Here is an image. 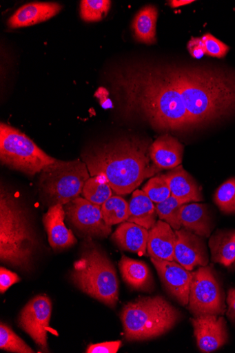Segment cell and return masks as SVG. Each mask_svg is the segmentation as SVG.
Returning a JSON list of instances; mask_svg holds the SVG:
<instances>
[{
  "mask_svg": "<svg viewBox=\"0 0 235 353\" xmlns=\"http://www.w3.org/2000/svg\"><path fill=\"white\" fill-rule=\"evenodd\" d=\"M20 281V277L16 273L3 267L0 268V292L1 294H5L12 285Z\"/></svg>",
  "mask_w": 235,
  "mask_h": 353,
  "instance_id": "d6a6232c",
  "label": "cell"
},
{
  "mask_svg": "<svg viewBox=\"0 0 235 353\" xmlns=\"http://www.w3.org/2000/svg\"><path fill=\"white\" fill-rule=\"evenodd\" d=\"M151 145L139 138L121 139L92 149L83 155V162L90 176L103 174L116 194H130L161 170L151 160Z\"/></svg>",
  "mask_w": 235,
  "mask_h": 353,
  "instance_id": "7a4b0ae2",
  "label": "cell"
},
{
  "mask_svg": "<svg viewBox=\"0 0 235 353\" xmlns=\"http://www.w3.org/2000/svg\"><path fill=\"white\" fill-rule=\"evenodd\" d=\"M38 247L25 208L11 192H0V259L14 268L27 270Z\"/></svg>",
  "mask_w": 235,
  "mask_h": 353,
  "instance_id": "3957f363",
  "label": "cell"
},
{
  "mask_svg": "<svg viewBox=\"0 0 235 353\" xmlns=\"http://www.w3.org/2000/svg\"><path fill=\"white\" fill-rule=\"evenodd\" d=\"M65 210L60 204L51 206L43 216V221L48 241L54 250L69 248L77 243L72 231L65 225Z\"/></svg>",
  "mask_w": 235,
  "mask_h": 353,
  "instance_id": "5bb4252c",
  "label": "cell"
},
{
  "mask_svg": "<svg viewBox=\"0 0 235 353\" xmlns=\"http://www.w3.org/2000/svg\"><path fill=\"white\" fill-rule=\"evenodd\" d=\"M214 200L222 212L235 214V177L227 179L218 188Z\"/></svg>",
  "mask_w": 235,
  "mask_h": 353,
  "instance_id": "83f0119b",
  "label": "cell"
},
{
  "mask_svg": "<svg viewBox=\"0 0 235 353\" xmlns=\"http://www.w3.org/2000/svg\"><path fill=\"white\" fill-rule=\"evenodd\" d=\"M62 6L57 3H32L26 4L10 18L8 25L18 28L36 25L46 21L57 15Z\"/></svg>",
  "mask_w": 235,
  "mask_h": 353,
  "instance_id": "ac0fdd59",
  "label": "cell"
},
{
  "mask_svg": "<svg viewBox=\"0 0 235 353\" xmlns=\"http://www.w3.org/2000/svg\"><path fill=\"white\" fill-rule=\"evenodd\" d=\"M180 319V311L159 296L130 302L121 312L125 336L130 341L157 338L170 331Z\"/></svg>",
  "mask_w": 235,
  "mask_h": 353,
  "instance_id": "277c9868",
  "label": "cell"
},
{
  "mask_svg": "<svg viewBox=\"0 0 235 353\" xmlns=\"http://www.w3.org/2000/svg\"><path fill=\"white\" fill-rule=\"evenodd\" d=\"M73 282L83 293L115 307L119 301V283L116 269L107 254L98 248H89L75 262Z\"/></svg>",
  "mask_w": 235,
  "mask_h": 353,
  "instance_id": "5b68a950",
  "label": "cell"
},
{
  "mask_svg": "<svg viewBox=\"0 0 235 353\" xmlns=\"http://www.w3.org/2000/svg\"><path fill=\"white\" fill-rule=\"evenodd\" d=\"M190 320L200 351L212 352L227 342L226 322L223 316L207 314L195 316Z\"/></svg>",
  "mask_w": 235,
  "mask_h": 353,
  "instance_id": "8fae6325",
  "label": "cell"
},
{
  "mask_svg": "<svg viewBox=\"0 0 235 353\" xmlns=\"http://www.w3.org/2000/svg\"><path fill=\"white\" fill-rule=\"evenodd\" d=\"M112 81L126 111L157 130L183 132L235 113L234 72L141 63L117 71Z\"/></svg>",
  "mask_w": 235,
  "mask_h": 353,
  "instance_id": "6da1fadb",
  "label": "cell"
},
{
  "mask_svg": "<svg viewBox=\"0 0 235 353\" xmlns=\"http://www.w3.org/2000/svg\"><path fill=\"white\" fill-rule=\"evenodd\" d=\"M90 178L88 167L80 159L62 161L41 173L40 187L55 204L65 205L79 198Z\"/></svg>",
  "mask_w": 235,
  "mask_h": 353,
  "instance_id": "52a82bcc",
  "label": "cell"
},
{
  "mask_svg": "<svg viewBox=\"0 0 235 353\" xmlns=\"http://www.w3.org/2000/svg\"><path fill=\"white\" fill-rule=\"evenodd\" d=\"M165 290L181 305H187L192 272L176 261L151 258Z\"/></svg>",
  "mask_w": 235,
  "mask_h": 353,
  "instance_id": "7c38bea8",
  "label": "cell"
},
{
  "mask_svg": "<svg viewBox=\"0 0 235 353\" xmlns=\"http://www.w3.org/2000/svg\"><path fill=\"white\" fill-rule=\"evenodd\" d=\"M184 205L172 196L163 202L156 204L157 216L160 220L169 223L174 230H179L182 228L181 213Z\"/></svg>",
  "mask_w": 235,
  "mask_h": 353,
  "instance_id": "4316f807",
  "label": "cell"
},
{
  "mask_svg": "<svg viewBox=\"0 0 235 353\" xmlns=\"http://www.w3.org/2000/svg\"><path fill=\"white\" fill-rule=\"evenodd\" d=\"M104 221L108 226L127 221L129 216V204L121 197L112 196L101 206Z\"/></svg>",
  "mask_w": 235,
  "mask_h": 353,
  "instance_id": "484cf974",
  "label": "cell"
},
{
  "mask_svg": "<svg viewBox=\"0 0 235 353\" xmlns=\"http://www.w3.org/2000/svg\"><path fill=\"white\" fill-rule=\"evenodd\" d=\"M111 4L109 0H83L81 3V17L87 22L101 21L108 14Z\"/></svg>",
  "mask_w": 235,
  "mask_h": 353,
  "instance_id": "f1b7e54d",
  "label": "cell"
},
{
  "mask_svg": "<svg viewBox=\"0 0 235 353\" xmlns=\"http://www.w3.org/2000/svg\"><path fill=\"white\" fill-rule=\"evenodd\" d=\"M194 2V0H173V1L170 2V5L172 8H178Z\"/></svg>",
  "mask_w": 235,
  "mask_h": 353,
  "instance_id": "8d00e7d4",
  "label": "cell"
},
{
  "mask_svg": "<svg viewBox=\"0 0 235 353\" xmlns=\"http://www.w3.org/2000/svg\"><path fill=\"white\" fill-rule=\"evenodd\" d=\"M67 219L84 235L106 238L112 233V227L103 219L101 206L83 198H77L65 205Z\"/></svg>",
  "mask_w": 235,
  "mask_h": 353,
  "instance_id": "30bf717a",
  "label": "cell"
},
{
  "mask_svg": "<svg viewBox=\"0 0 235 353\" xmlns=\"http://www.w3.org/2000/svg\"><path fill=\"white\" fill-rule=\"evenodd\" d=\"M149 231L135 223L125 221L112 234V241L122 250L137 253L146 254Z\"/></svg>",
  "mask_w": 235,
  "mask_h": 353,
  "instance_id": "ffe728a7",
  "label": "cell"
},
{
  "mask_svg": "<svg viewBox=\"0 0 235 353\" xmlns=\"http://www.w3.org/2000/svg\"><path fill=\"white\" fill-rule=\"evenodd\" d=\"M0 348L17 353L35 352L10 327L3 323L0 325Z\"/></svg>",
  "mask_w": 235,
  "mask_h": 353,
  "instance_id": "f546056e",
  "label": "cell"
},
{
  "mask_svg": "<svg viewBox=\"0 0 235 353\" xmlns=\"http://www.w3.org/2000/svg\"><path fill=\"white\" fill-rule=\"evenodd\" d=\"M188 305L194 316L223 315L226 312L225 294L211 266L192 272Z\"/></svg>",
  "mask_w": 235,
  "mask_h": 353,
  "instance_id": "ba28073f",
  "label": "cell"
},
{
  "mask_svg": "<svg viewBox=\"0 0 235 353\" xmlns=\"http://www.w3.org/2000/svg\"><path fill=\"white\" fill-rule=\"evenodd\" d=\"M182 228L201 237L208 238L213 230V220L207 205L185 204L181 210Z\"/></svg>",
  "mask_w": 235,
  "mask_h": 353,
  "instance_id": "d6986e66",
  "label": "cell"
},
{
  "mask_svg": "<svg viewBox=\"0 0 235 353\" xmlns=\"http://www.w3.org/2000/svg\"><path fill=\"white\" fill-rule=\"evenodd\" d=\"M122 345L121 341H109L88 346L87 353H116Z\"/></svg>",
  "mask_w": 235,
  "mask_h": 353,
  "instance_id": "836d02e7",
  "label": "cell"
},
{
  "mask_svg": "<svg viewBox=\"0 0 235 353\" xmlns=\"http://www.w3.org/2000/svg\"><path fill=\"white\" fill-rule=\"evenodd\" d=\"M52 304L45 294L30 301L21 310L19 325L45 352L48 349V331L50 327Z\"/></svg>",
  "mask_w": 235,
  "mask_h": 353,
  "instance_id": "9c48e42d",
  "label": "cell"
},
{
  "mask_svg": "<svg viewBox=\"0 0 235 353\" xmlns=\"http://www.w3.org/2000/svg\"><path fill=\"white\" fill-rule=\"evenodd\" d=\"M175 261L188 271L196 267H205L209 263V254L203 237L185 229L176 230Z\"/></svg>",
  "mask_w": 235,
  "mask_h": 353,
  "instance_id": "4fadbf2b",
  "label": "cell"
},
{
  "mask_svg": "<svg viewBox=\"0 0 235 353\" xmlns=\"http://www.w3.org/2000/svg\"><path fill=\"white\" fill-rule=\"evenodd\" d=\"M183 153V145L169 134L159 137L150 148L151 160L159 170H173L180 166Z\"/></svg>",
  "mask_w": 235,
  "mask_h": 353,
  "instance_id": "9a60e30c",
  "label": "cell"
},
{
  "mask_svg": "<svg viewBox=\"0 0 235 353\" xmlns=\"http://www.w3.org/2000/svg\"><path fill=\"white\" fill-rule=\"evenodd\" d=\"M82 195L84 199L99 206H102L113 196V190L106 176L100 174L91 176L85 183Z\"/></svg>",
  "mask_w": 235,
  "mask_h": 353,
  "instance_id": "d4e9b609",
  "label": "cell"
},
{
  "mask_svg": "<svg viewBox=\"0 0 235 353\" xmlns=\"http://www.w3.org/2000/svg\"><path fill=\"white\" fill-rule=\"evenodd\" d=\"M157 17L158 11L154 6H145L139 12L132 23L136 41L148 45L156 43Z\"/></svg>",
  "mask_w": 235,
  "mask_h": 353,
  "instance_id": "cb8c5ba5",
  "label": "cell"
},
{
  "mask_svg": "<svg viewBox=\"0 0 235 353\" xmlns=\"http://www.w3.org/2000/svg\"><path fill=\"white\" fill-rule=\"evenodd\" d=\"M206 54L216 58H223L226 56L229 50V48L224 43L215 38L211 34H206L201 37Z\"/></svg>",
  "mask_w": 235,
  "mask_h": 353,
  "instance_id": "1f68e13d",
  "label": "cell"
},
{
  "mask_svg": "<svg viewBox=\"0 0 235 353\" xmlns=\"http://www.w3.org/2000/svg\"><path fill=\"white\" fill-rule=\"evenodd\" d=\"M0 159L9 168L30 176L43 173L59 161L17 128L4 123L0 125Z\"/></svg>",
  "mask_w": 235,
  "mask_h": 353,
  "instance_id": "8992f818",
  "label": "cell"
},
{
  "mask_svg": "<svg viewBox=\"0 0 235 353\" xmlns=\"http://www.w3.org/2000/svg\"><path fill=\"white\" fill-rule=\"evenodd\" d=\"M176 235L173 228L165 221H156L149 232L147 252L151 258L175 261Z\"/></svg>",
  "mask_w": 235,
  "mask_h": 353,
  "instance_id": "2e32d148",
  "label": "cell"
},
{
  "mask_svg": "<svg viewBox=\"0 0 235 353\" xmlns=\"http://www.w3.org/2000/svg\"><path fill=\"white\" fill-rule=\"evenodd\" d=\"M123 281L134 290L147 291L153 285L148 266L143 262L123 255L119 263Z\"/></svg>",
  "mask_w": 235,
  "mask_h": 353,
  "instance_id": "7402d4cb",
  "label": "cell"
},
{
  "mask_svg": "<svg viewBox=\"0 0 235 353\" xmlns=\"http://www.w3.org/2000/svg\"><path fill=\"white\" fill-rule=\"evenodd\" d=\"M209 245L213 262L229 269L235 267V230L217 231Z\"/></svg>",
  "mask_w": 235,
  "mask_h": 353,
  "instance_id": "603a6c76",
  "label": "cell"
},
{
  "mask_svg": "<svg viewBox=\"0 0 235 353\" xmlns=\"http://www.w3.org/2000/svg\"><path fill=\"white\" fill-rule=\"evenodd\" d=\"M163 175L169 183L172 196L181 203H197L204 200L200 186L182 165Z\"/></svg>",
  "mask_w": 235,
  "mask_h": 353,
  "instance_id": "e0dca14e",
  "label": "cell"
},
{
  "mask_svg": "<svg viewBox=\"0 0 235 353\" xmlns=\"http://www.w3.org/2000/svg\"><path fill=\"white\" fill-rule=\"evenodd\" d=\"M227 316L235 324V288H230L227 297Z\"/></svg>",
  "mask_w": 235,
  "mask_h": 353,
  "instance_id": "d590c367",
  "label": "cell"
},
{
  "mask_svg": "<svg viewBox=\"0 0 235 353\" xmlns=\"http://www.w3.org/2000/svg\"><path fill=\"white\" fill-rule=\"evenodd\" d=\"M156 210L154 203L142 190L133 192L129 203V216L127 221L135 223L147 230L156 223Z\"/></svg>",
  "mask_w": 235,
  "mask_h": 353,
  "instance_id": "44dd1931",
  "label": "cell"
},
{
  "mask_svg": "<svg viewBox=\"0 0 235 353\" xmlns=\"http://www.w3.org/2000/svg\"><path fill=\"white\" fill-rule=\"evenodd\" d=\"M143 190L154 203H160L172 196V192L164 175L151 178Z\"/></svg>",
  "mask_w": 235,
  "mask_h": 353,
  "instance_id": "4dcf8cb0",
  "label": "cell"
},
{
  "mask_svg": "<svg viewBox=\"0 0 235 353\" xmlns=\"http://www.w3.org/2000/svg\"><path fill=\"white\" fill-rule=\"evenodd\" d=\"M187 49L194 59H201L206 54L205 45L201 38H192L187 44Z\"/></svg>",
  "mask_w": 235,
  "mask_h": 353,
  "instance_id": "e575fe53",
  "label": "cell"
}]
</instances>
